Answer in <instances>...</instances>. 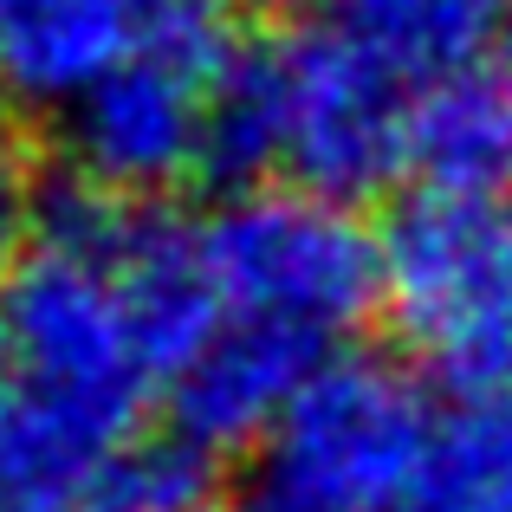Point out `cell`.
I'll return each mask as SVG.
<instances>
[{
	"instance_id": "1",
	"label": "cell",
	"mask_w": 512,
	"mask_h": 512,
	"mask_svg": "<svg viewBox=\"0 0 512 512\" xmlns=\"http://www.w3.org/2000/svg\"><path fill=\"white\" fill-rule=\"evenodd\" d=\"M383 312L454 402H512V208L402 201L383 227Z\"/></svg>"
},
{
	"instance_id": "2",
	"label": "cell",
	"mask_w": 512,
	"mask_h": 512,
	"mask_svg": "<svg viewBox=\"0 0 512 512\" xmlns=\"http://www.w3.org/2000/svg\"><path fill=\"white\" fill-rule=\"evenodd\" d=\"M240 52L221 0H175L117 72L65 111V143L85 182L156 201L208 169V98Z\"/></svg>"
},
{
	"instance_id": "3",
	"label": "cell",
	"mask_w": 512,
	"mask_h": 512,
	"mask_svg": "<svg viewBox=\"0 0 512 512\" xmlns=\"http://www.w3.org/2000/svg\"><path fill=\"white\" fill-rule=\"evenodd\" d=\"M208 260L234 318H266L318 344H338L383 305V234L305 188L234 195L208 221Z\"/></svg>"
},
{
	"instance_id": "4",
	"label": "cell",
	"mask_w": 512,
	"mask_h": 512,
	"mask_svg": "<svg viewBox=\"0 0 512 512\" xmlns=\"http://www.w3.org/2000/svg\"><path fill=\"white\" fill-rule=\"evenodd\" d=\"M428 435L415 383L383 357H331L266 441L247 512H396Z\"/></svg>"
},
{
	"instance_id": "5",
	"label": "cell",
	"mask_w": 512,
	"mask_h": 512,
	"mask_svg": "<svg viewBox=\"0 0 512 512\" xmlns=\"http://www.w3.org/2000/svg\"><path fill=\"white\" fill-rule=\"evenodd\" d=\"M0 305H7L20 383L98 415L117 435H137L143 389L156 376L143 363L137 331H130L124 305H117V286L104 279L98 260L33 240V253L7 279V299Z\"/></svg>"
},
{
	"instance_id": "6",
	"label": "cell",
	"mask_w": 512,
	"mask_h": 512,
	"mask_svg": "<svg viewBox=\"0 0 512 512\" xmlns=\"http://www.w3.org/2000/svg\"><path fill=\"white\" fill-rule=\"evenodd\" d=\"M402 143H409V98L370 52H357L338 26L292 39V188L350 208L402 175Z\"/></svg>"
},
{
	"instance_id": "7",
	"label": "cell",
	"mask_w": 512,
	"mask_h": 512,
	"mask_svg": "<svg viewBox=\"0 0 512 512\" xmlns=\"http://www.w3.org/2000/svg\"><path fill=\"white\" fill-rule=\"evenodd\" d=\"M325 363H331V344L266 325V318L227 312L221 331L169 383V415L208 454L253 448V441H273V428L292 415V402L312 389V376Z\"/></svg>"
},
{
	"instance_id": "8",
	"label": "cell",
	"mask_w": 512,
	"mask_h": 512,
	"mask_svg": "<svg viewBox=\"0 0 512 512\" xmlns=\"http://www.w3.org/2000/svg\"><path fill=\"white\" fill-rule=\"evenodd\" d=\"M163 20L143 0H7L0 7V98L26 111H72L104 72Z\"/></svg>"
},
{
	"instance_id": "9",
	"label": "cell",
	"mask_w": 512,
	"mask_h": 512,
	"mask_svg": "<svg viewBox=\"0 0 512 512\" xmlns=\"http://www.w3.org/2000/svg\"><path fill=\"white\" fill-rule=\"evenodd\" d=\"M402 175L422 195L448 201H506L512 188V72L493 59L448 72L409 98Z\"/></svg>"
},
{
	"instance_id": "10",
	"label": "cell",
	"mask_w": 512,
	"mask_h": 512,
	"mask_svg": "<svg viewBox=\"0 0 512 512\" xmlns=\"http://www.w3.org/2000/svg\"><path fill=\"white\" fill-rule=\"evenodd\" d=\"M506 0H331V26L396 85H435L487 59Z\"/></svg>"
},
{
	"instance_id": "11",
	"label": "cell",
	"mask_w": 512,
	"mask_h": 512,
	"mask_svg": "<svg viewBox=\"0 0 512 512\" xmlns=\"http://www.w3.org/2000/svg\"><path fill=\"white\" fill-rule=\"evenodd\" d=\"M292 130V39H247L214 78L208 98V169L227 188H266L260 175L286 169Z\"/></svg>"
},
{
	"instance_id": "12",
	"label": "cell",
	"mask_w": 512,
	"mask_h": 512,
	"mask_svg": "<svg viewBox=\"0 0 512 512\" xmlns=\"http://www.w3.org/2000/svg\"><path fill=\"white\" fill-rule=\"evenodd\" d=\"M396 512H512V402H448L428 415Z\"/></svg>"
},
{
	"instance_id": "13",
	"label": "cell",
	"mask_w": 512,
	"mask_h": 512,
	"mask_svg": "<svg viewBox=\"0 0 512 512\" xmlns=\"http://www.w3.org/2000/svg\"><path fill=\"white\" fill-rule=\"evenodd\" d=\"M117 441L130 435L33 383H13L0 396V493L7 500H78Z\"/></svg>"
},
{
	"instance_id": "14",
	"label": "cell",
	"mask_w": 512,
	"mask_h": 512,
	"mask_svg": "<svg viewBox=\"0 0 512 512\" xmlns=\"http://www.w3.org/2000/svg\"><path fill=\"white\" fill-rule=\"evenodd\" d=\"M208 480H214V454L195 448L182 428L130 435L98 461L78 506L85 512H201Z\"/></svg>"
},
{
	"instance_id": "15",
	"label": "cell",
	"mask_w": 512,
	"mask_h": 512,
	"mask_svg": "<svg viewBox=\"0 0 512 512\" xmlns=\"http://www.w3.org/2000/svg\"><path fill=\"white\" fill-rule=\"evenodd\" d=\"M39 214H46V195H39V163L33 143L20 137L13 117H0V273H20V260L39 240Z\"/></svg>"
},
{
	"instance_id": "16",
	"label": "cell",
	"mask_w": 512,
	"mask_h": 512,
	"mask_svg": "<svg viewBox=\"0 0 512 512\" xmlns=\"http://www.w3.org/2000/svg\"><path fill=\"white\" fill-rule=\"evenodd\" d=\"M0 512H85L78 500H7L0 493Z\"/></svg>"
},
{
	"instance_id": "17",
	"label": "cell",
	"mask_w": 512,
	"mask_h": 512,
	"mask_svg": "<svg viewBox=\"0 0 512 512\" xmlns=\"http://www.w3.org/2000/svg\"><path fill=\"white\" fill-rule=\"evenodd\" d=\"M7 370H13V331H7V305H0V396H7Z\"/></svg>"
},
{
	"instance_id": "18",
	"label": "cell",
	"mask_w": 512,
	"mask_h": 512,
	"mask_svg": "<svg viewBox=\"0 0 512 512\" xmlns=\"http://www.w3.org/2000/svg\"><path fill=\"white\" fill-rule=\"evenodd\" d=\"M240 7H253V13H299V7H312V0H240Z\"/></svg>"
},
{
	"instance_id": "19",
	"label": "cell",
	"mask_w": 512,
	"mask_h": 512,
	"mask_svg": "<svg viewBox=\"0 0 512 512\" xmlns=\"http://www.w3.org/2000/svg\"><path fill=\"white\" fill-rule=\"evenodd\" d=\"M0 7H7V0H0Z\"/></svg>"
}]
</instances>
